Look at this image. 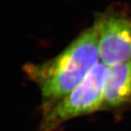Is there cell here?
<instances>
[{"label":"cell","instance_id":"2","mask_svg":"<svg viewBox=\"0 0 131 131\" xmlns=\"http://www.w3.org/2000/svg\"><path fill=\"white\" fill-rule=\"evenodd\" d=\"M108 66L99 62L74 89L43 112L41 131H55L63 122L103 106V85Z\"/></svg>","mask_w":131,"mask_h":131},{"label":"cell","instance_id":"3","mask_svg":"<svg viewBox=\"0 0 131 131\" xmlns=\"http://www.w3.org/2000/svg\"><path fill=\"white\" fill-rule=\"evenodd\" d=\"M94 26L102 63L108 66L131 61V18L106 15L98 18Z\"/></svg>","mask_w":131,"mask_h":131},{"label":"cell","instance_id":"4","mask_svg":"<svg viewBox=\"0 0 131 131\" xmlns=\"http://www.w3.org/2000/svg\"><path fill=\"white\" fill-rule=\"evenodd\" d=\"M131 102V61L108 66L103 85V105L119 107Z\"/></svg>","mask_w":131,"mask_h":131},{"label":"cell","instance_id":"1","mask_svg":"<svg viewBox=\"0 0 131 131\" xmlns=\"http://www.w3.org/2000/svg\"><path fill=\"white\" fill-rule=\"evenodd\" d=\"M99 60L98 34L93 26L56 57L42 63L25 66L27 76L39 87L43 112L80 84Z\"/></svg>","mask_w":131,"mask_h":131}]
</instances>
